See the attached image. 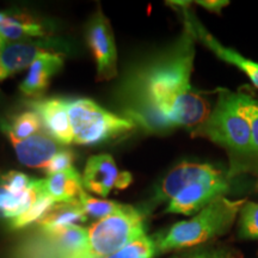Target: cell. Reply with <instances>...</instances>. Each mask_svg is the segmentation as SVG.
Returning <instances> with one entry per match:
<instances>
[{
	"label": "cell",
	"mask_w": 258,
	"mask_h": 258,
	"mask_svg": "<svg viewBox=\"0 0 258 258\" xmlns=\"http://www.w3.org/2000/svg\"><path fill=\"white\" fill-rule=\"evenodd\" d=\"M18 160L32 169H46L51 158L59 153L62 148L60 143L46 133H37L25 140H18L9 137Z\"/></svg>",
	"instance_id": "13"
},
{
	"label": "cell",
	"mask_w": 258,
	"mask_h": 258,
	"mask_svg": "<svg viewBox=\"0 0 258 258\" xmlns=\"http://www.w3.org/2000/svg\"><path fill=\"white\" fill-rule=\"evenodd\" d=\"M245 112L251 129V147H252V159L258 160V101L249 95L245 102Z\"/></svg>",
	"instance_id": "25"
},
{
	"label": "cell",
	"mask_w": 258,
	"mask_h": 258,
	"mask_svg": "<svg viewBox=\"0 0 258 258\" xmlns=\"http://www.w3.org/2000/svg\"><path fill=\"white\" fill-rule=\"evenodd\" d=\"M247 200H230L220 196L191 219L179 221L164 234H157V252L183 250L211 241L227 233Z\"/></svg>",
	"instance_id": "3"
},
{
	"label": "cell",
	"mask_w": 258,
	"mask_h": 258,
	"mask_svg": "<svg viewBox=\"0 0 258 258\" xmlns=\"http://www.w3.org/2000/svg\"><path fill=\"white\" fill-rule=\"evenodd\" d=\"M83 186L99 196H108L114 189H125L133 182L128 171H120L110 154H97L89 158L83 172Z\"/></svg>",
	"instance_id": "9"
},
{
	"label": "cell",
	"mask_w": 258,
	"mask_h": 258,
	"mask_svg": "<svg viewBox=\"0 0 258 258\" xmlns=\"http://www.w3.org/2000/svg\"><path fill=\"white\" fill-rule=\"evenodd\" d=\"M145 215L124 205L121 211L95 222L89 228L86 249L76 258H104L145 235Z\"/></svg>",
	"instance_id": "4"
},
{
	"label": "cell",
	"mask_w": 258,
	"mask_h": 258,
	"mask_svg": "<svg viewBox=\"0 0 258 258\" xmlns=\"http://www.w3.org/2000/svg\"><path fill=\"white\" fill-rule=\"evenodd\" d=\"M238 226V235L241 239H258V202H245L239 212Z\"/></svg>",
	"instance_id": "23"
},
{
	"label": "cell",
	"mask_w": 258,
	"mask_h": 258,
	"mask_svg": "<svg viewBox=\"0 0 258 258\" xmlns=\"http://www.w3.org/2000/svg\"><path fill=\"white\" fill-rule=\"evenodd\" d=\"M246 93L220 90L215 108L207 120L194 128L192 137L208 139L227 151L231 157L228 178L249 167L252 159L251 129L245 112Z\"/></svg>",
	"instance_id": "2"
},
{
	"label": "cell",
	"mask_w": 258,
	"mask_h": 258,
	"mask_svg": "<svg viewBox=\"0 0 258 258\" xmlns=\"http://www.w3.org/2000/svg\"><path fill=\"white\" fill-rule=\"evenodd\" d=\"M257 189H258V184H257Z\"/></svg>",
	"instance_id": "32"
},
{
	"label": "cell",
	"mask_w": 258,
	"mask_h": 258,
	"mask_svg": "<svg viewBox=\"0 0 258 258\" xmlns=\"http://www.w3.org/2000/svg\"><path fill=\"white\" fill-rule=\"evenodd\" d=\"M196 4L202 6L208 11L214 12V14H220L221 10L230 4V2H227V0H199V2H196Z\"/></svg>",
	"instance_id": "28"
},
{
	"label": "cell",
	"mask_w": 258,
	"mask_h": 258,
	"mask_svg": "<svg viewBox=\"0 0 258 258\" xmlns=\"http://www.w3.org/2000/svg\"><path fill=\"white\" fill-rule=\"evenodd\" d=\"M173 258H238L237 254L224 247H205L185 252Z\"/></svg>",
	"instance_id": "27"
},
{
	"label": "cell",
	"mask_w": 258,
	"mask_h": 258,
	"mask_svg": "<svg viewBox=\"0 0 258 258\" xmlns=\"http://www.w3.org/2000/svg\"><path fill=\"white\" fill-rule=\"evenodd\" d=\"M30 106L32 111L37 112L47 132L57 143L62 145L73 143L67 101L59 98L35 99L30 102Z\"/></svg>",
	"instance_id": "12"
},
{
	"label": "cell",
	"mask_w": 258,
	"mask_h": 258,
	"mask_svg": "<svg viewBox=\"0 0 258 258\" xmlns=\"http://www.w3.org/2000/svg\"><path fill=\"white\" fill-rule=\"evenodd\" d=\"M230 189L228 176L221 175L192 183L179 191L167 205L165 213L191 215L200 212L215 199L225 196Z\"/></svg>",
	"instance_id": "8"
},
{
	"label": "cell",
	"mask_w": 258,
	"mask_h": 258,
	"mask_svg": "<svg viewBox=\"0 0 258 258\" xmlns=\"http://www.w3.org/2000/svg\"><path fill=\"white\" fill-rule=\"evenodd\" d=\"M9 16H10V15L5 14V12H0V24L4 23V22L6 21V19H8Z\"/></svg>",
	"instance_id": "30"
},
{
	"label": "cell",
	"mask_w": 258,
	"mask_h": 258,
	"mask_svg": "<svg viewBox=\"0 0 258 258\" xmlns=\"http://www.w3.org/2000/svg\"><path fill=\"white\" fill-rule=\"evenodd\" d=\"M63 56L60 53L48 51L43 56L38 57L29 69L28 76L19 85L21 91L31 98L41 97L47 91L51 77L61 70Z\"/></svg>",
	"instance_id": "14"
},
{
	"label": "cell",
	"mask_w": 258,
	"mask_h": 258,
	"mask_svg": "<svg viewBox=\"0 0 258 258\" xmlns=\"http://www.w3.org/2000/svg\"><path fill=\"white\" fill-rule=\"evenodd\" d=\"M74 160V154L69 148H62L59 153H56L55 156L51 158V160L48 163V165L46 166V171L47 176L54 175V173L57 172H62L64 170L71 169Z\"/></svg>",
	"instance_id": "26"
},
{
	"label": "cell",
	"mask_w": 258,
	"mask_h": 258,
	"mask_svg": "<svg viewBox=\"0 0 258 258\" xmlns=\"http://www.w3.org/2000/svg\"><path fill=\"white\" fill-rule=\"evenodd\" d=\"M221 173L220 170L215 169L211 164L183 161L179 165L173 167L161 179L159 185L156 188L153 201L156 203L170 202L177 194L182 191L188 185L199 182V180L219 176Z\"/></svg>",
	"instance_id": "11"
},
{
	"label": "cell",
	"mask_w": 258,
	"mask_h": 258,
	"mask_svg": "<svg viewBox=\"0 0 258 258\" xmlns=\"http://www.w3.org/2000/svg\"><path fill=\"white\" fill-rule=\"evenodd\" d=\"M42 120L35 111H24L18 116H16L11 124H5L4 132L8 137H12L18 140L32 137V135L40 133L42 128Z\"/></svg>",
	"instance_id": "19"
},
{
	"label": "cell",
	"mask_w": 258,
	"mask_h": 258,
	"mask_svg": "<svg viewBox=\"0 0 258 258\" xmlns=\"http://www.w3.org/2000/svg\"><path fill=\"white\" fill-rule=\"evenodd\" d=\"M195 35L184 21L179 37L166 49L135 64L117 90L120 111L147 133L196 128L211 114V103L191 86Z\"/></svg>",
	"instance_id": "1"
},
{
	"label": "cell",
	"mask_w": 258,
	"mask_h": 258,
	"mask_svg": "<svg viewBox=\"0 0 258 258\" xmlns=\"http://www.w3.org/2000/svg\"><path fill=\"white\" fill-rule=\"evenodd\" d=\"M40 239L23 244L21 258H76L88 246L89 228L74 225L56 234H43Z\"/></svg>",
	"instance_id": "6"
},
{
	"label": "cell",
	"mask_w": 258,
	"mask_h": 258,
	"mask_svg": "<svg viewBox=\"0 0 258 258\" xmlns=\"http://www.w3.org/2000/svg\"><path fill=\"white\" fill-rule=\"evenodd\" d=\"M49 50L43 49L31 42H3L0 47V56L3 67L10 77L28 67L30 69L38 57L43 56Z\"/></svg>",
	"instance_id": "17"
},
{
	"label": "cell",
	"mask_w": 258,
	"mask_h": 258,
	"mask_svg": "<svg viewBox=\"0 0 258 258\" xmlns=\"http://www.w3.org/2000/svg\"><path fill=\"white\" fill-rule=\"evenodd\" d=\"M73 143L97 145L135 128L128 118L105 110L91 99L67 101Z\"/></svg>",
	"instance_id": "5"
},
{
	"label": "cell",
	"mask_w": 258,
	"mask_h": 258,
	"mask_svg": "<svg viewBox=\"0 0 258 258\" xmlns=\"http://www.w3.org/2000/svg\"><path fill=\"white\" fill-rule=\"evenodd\" d=\"M83 190V178L74 167L40 179V191L56 203L70 202L79 198Z\"/></svg>",
	"instance_id": "16"
},
{
	"label": "cell",
	"mask_w": 258,
	"mask_h": 258,
	"mask_svg": "<svg viewBox=\"0 0 258 258\" xmlns=\"http://www.w3.org/2000/svg\"><path fill=\"white\" fill-rule=\"evenodd\" d=\"M2 43L3 41L0 40V47H2ZM8 73H6V71L4 70V67H3V63H2V56H0V80H4L5 78H8Z\"/></svg>",
	"instance_id": "29"
},
{
	"label": "cell",
	"mask_w": 258,
	"mask_h": 258,
	"mask_svg": "<svg viewBox=\"0 0 258 258\" xmlns=\"http://www.w3.org/2000/svg\"><path fill=\"white\" fill-rule=\"evenodd\" d=\"M47 31L28 15H10L0 24V40L3 42H18L27 37H43Z\"/></svg>",
	"instance_id": "18"
},
{
	"label": "cell",
	"mask_w": 258,
	"mask_h": 258,
	"mask_svg": "<svg viewBox=\"0 0 258 258\" xmlns=\"http://www.w3.org/2000/svg\"><path fill=\"white\" fill-rule=\"evenodd\" d=\"M88 214L84 211L79 199L70 202L55 203L53 208L37 221L43 234H56L66 228L74 226L77 222H84Z\"/></svg>",
	"instance_id": "15"
},
{
	"label": "cell",
	"mask_w": 258,
	"mask_h": 258,
	"mask_svg": "<svg viewBox=\"0 0 258 258\" xmlns=\"http://www.w3.org/2000/svg\"><path fill=\"white\" fill-rule=\"evenodd\" d=\"M78 199L86 214L92 218L99 219V220L121 211L124 207V205H122V203L92 198L84 189L80 191Z\"/></svg>",
	"instance_id": "21"
},
{
	"label": "cell",
	"mask_w": 258,
	"mask_h": 258,
	"mask_svg": "<svg viewBox=\"0 0 258 258\" xmlns=\"http://www.w3.org/2000/svg\"><path fill=\"white\" fill-rule=\"evenodd\" d=\"M55 203L56 202L53 199H50L46 194L40 191V195H38V198L34 205L31 206V208L23 213L22 215H19V217L11 219L10 226L14 230H19V228H24L25 226L30 225L32 222H37L53 208V206Z\"/></svg>",
	"instance_id": "20"
},
{
	"label": "cell",
	"mask_w": 258,
	"mask_h": 258,
	"mask_svg": "<svg viewBox=\"0 0 258 258\" xmlns=\"http://www.w3.org/2000/svg\"><path fill=\"white\" fill-rule=\"evenodd\" d=\"M0 218H6L5 213H4V212H3V211H0Z\"/></svg>",
	"instance_id": "31"
},
{
	"label": "cell",
	"mask_w": 258,
	"mask_h": 258,
	"mask_svg": "<svg viewBox=\"0 0 258 258\" xmlns=\"http://www.w3.org/2000/svg\"><path fill=\"white\" fill-rule=\"evenodd\" d=\"M157 252V245L154 238L146 234L138 238L118 250L117 252L109 254L104 258H153Z\"/></svg>",
	"instance_id": "22"
},
{
	"label": "cell",
	"mask_w": 258,
	"mask_h": 258,
	"mask_svg": "<svg viewBox=\"0 0 258 258\" xmlns=\"http://www.w3.org/2000/svg\"><path fill=\"white\" fill-rule=\"evenodd\" d=\"M172 5L177 6L180 10V14L183 16V19L190 25V28L192 29L194 35H195L196 40L201 41L208 49H211L213 53L217 55L219 59H221L225 62L233 64V66L239 69L241 72L246 74L247 78L250 79V82L253 84L254 86L258 89V62L252 61L250 59L241 55V54L235 51L231 48L225 47L224 44L220 43L217 38H215L211 32L206 30V28L200 23L199 19L194 16V14L190 11L188 3L183 2H172Z\"/></svg>",
	"instance_id": "10"
},
{
	"label": "cell",
	"mask_w": 258,
	"mask_h": 258,
	"mask_svg": "<svg viewBox=\"0 0 258 258\" xmlns=\"http://www.w3.org/2000/svg\"><path fill=\"white\" fill-rule=\"evenodd\" d=\"M86 41L97 64V80H111L117 76V50L109 19L101 9L92 16L86 29Z\"/></svg>",
	"instance_id": "7"
},
{
	"label": "cell",
	"mask_w": 258,
	"mask_h": 258,
	"mask_svg": "<svg viewBox=\"0 0 258 258\" xmlns=\"http://www.w3.org/2000/svg\"><path fill=\"white\" fill-rule=\"evenodd\" d=\"M32 180L34 179L25 173L19 171H10L6 175L0 177V185L14 195H19L30 186Z\"/></svg>",
	"instance_id": "24"
}]
</instances>
